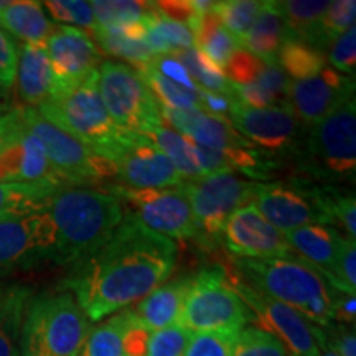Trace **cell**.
<instances>
[{
	"mask_svg": "<svg viewBox=\"0 0 356 356\" xmlns=\"http://www.w3.org/2000/svg\"><path fill=\"white\" fill-rule=\"evenodd\" d=\"M175 262V243L126 211L109 241L74 264L60 287L73 293L88 320L99 322L162 286Z\"/></svg>",
	"mask_w": 356,
	"mask_h": 356,
	"instance_id": "1",
	"label": "cell"
},
{
	"mask_svg": "<svg viewBox=\"0 0 356 356\" xmlns=\"http://www.w3.org/2000/svg\"><path fill=\"white\" fill-rule=\"evenodd\" d=\"M50 215L56 264H78L104 246L126 216V208L113 193L86 186H60L47 207Z\"/></svg>",
	"mask_w": 356,
	"mask_h": 356,
	"instance_id": "2",
	"label": "cell"
},
{
	"mask_svg": "<svg viewBox=\"0 0 356 356\" xmlns=\"http://www.w3.org/2000/svg\"><path fill=\"white\" fill-rule=\"evenodd\" d=\"M234 275L256 292L299 312L323 328L333 323L335 291L323 274L297 256L234 259Z\"/></svg>",
	"mask_w": 356,
	"mask_h": 356,
	"instance_id": "3",
	"label": "cell"
},
{
	"mask_svg": "<svg viewBox=\"0 0 356 356\" xmlns=\"http://www.w3.org/2000/svg\"><path fill=\"white\" fill-rule=\"evenodd\" d=\"M91 325L68 291L43 292L26 302L20 356H79Z\"/></svg>",
	"mask_w": 356,
	"mask_h": 356,
	"instance_id": "4",
	"label": "cell"
},
{
	"mask_svg": "<svg viewBox=\"0 0 356 356\" xmlns=\"http://www.w3.org/2000/svg\"><path fill=\"white\" fill-rule=\"evenodd\" d=\"M249 322H252L251 312L225 270L210 267L193 275L178 327L190 333L239 332Z\"/></svg>",
	"mask_w": 356,
	"mask_h": 356,
	"instance_id": "5",
	"label": "cell"
},
{
	"mask_svg": "<svg viewBox=\"0 0 356 356\" xmlns=\"http://www.w3.org/2000/svg\"><path fill=\"white\" fill-rule=\"evenodd\" d=\"M97 71L65 95L50 97L37 109L42 118L95 152L111 144L121 129L102 104L97 88Z\"/></svg>",
	"mask_w": 356,
	"mask_h": 356,
	"instance_id": "6",
	"label": "cell"
},
{
	"mask_svg": "<svg viewBox=\"0 0 356 356\" xmlns=\"http://www.w3.org/2000/svg\"><path fill=\"white\" fill-rule=\"evenodd\" d=\"M97 76L102 104L115 127L149 134L162 126L159 102L136 68L119 61H102Z\"/></svg>",
	"mask_w": 356,
	"mask_h": 356,
	"instance_id": "7",
	"label": "cell"
},
{
	"mask_svg": "<svg viewBox=\"0 0 356 356\" xmlns=\"http://www.w3.org/2000/svg\"><path fill=\"white\" fill-rule=\"evenodd\" d=\"M307 168L330 180H355L356 108L355 97L310 127L307 137Z\"/></svg>",
	"mask_w": 356,
	"mask_h": 356,
	"instance_id": "8",
	"label": "cell"
},
{
	"mask_svg": "<svg viewBox=\"0 0 356 356\" xmlns=\"http://www.w3.org/2000/svg\"><path fill=\"white\" fill-rule=\"evenodd\" d=\"M114 167V178L136 190L173 188L184 184L167 155L145 134L119 131L115 139L97 150Z\"/></svg>",
	"mask_w": 356,
	"mask_h": 356,
	"instance_id": "9",
	"label": "cell"
},
{
	"mask_svg": "<svg viewBox=\"0 0 356 356\" xmlns=\"http://www.w3.org/2000/svg\"><path fill=\"white\" fill-rule=\"evenodd\" d=\"M262 184L234 173H213L181 184L198 228V238L215 239L238 208L254 202Z\"/></svg>",
	"mask_w": 356,
	"mask_h": 356,
	"instance_id": "10",
	"label": "cell"
},
{
	"mask_svg": "<svg viewBox=\"0 0 356 356\" xmlns=\"http://www.w3.org/2000/svg\"><path fill=\"white\" fill-rule=\"evenodd\" d=\"M20 108L24 126L42 142L51 167L60 175L65 185H84L97 178H114V167L106 159L53 126L33 108Z\"/></svg>",
	"mask_w": 356,
	"mask_h": 356,
	"instance_id": "11",
	"label": "cell"
},
{
	"mask_svg": "<svg viewBox=\"0 0 356 356\" xmlns=\"http://www.w3.org/2000/svg\"><path fill=\"white\" fill-rule=\"evenodd\" d=\"M231 286L252 315V322L261 325L259 328L274 335L289 356H320L322 351V328L310 323L299 312L280 304L256 292L241 279L228 277Z\"/></svg>",
	"mask_w": 356,
	"mask_h": 356,
	"instance_id": "12",
	"label": "cell"
},
{
	"mask_svg": "<svg viewBox=\"0 0 356 356\" xmlns=\"http://www.w3.org/2000/svg\"><path fill=\"white\" fill-rule=\"evenodd\" d=\"M109 191L121 200V203H126V211L154 233L172 241L198 238L197 222L181 185L157 190H136L118 185L111 186Z\"/></svg>",
	"mask_w": 356,
	"mask_h": 356,
	"instance_id": "13",
	"label": "cell"
},
{
	"mask_svg": "<svg viewBox=\"0 0 356 356\" xmlns=\"http://www.w3.org/2000/svg\"><path fill=\"white\" fill-rule=\"evenodd\" d=\"M55 233L47 208L0 221V273L51 261Z\"/></svg>",
	"mask_w": 356,
	"mask_h": 356,
	"instance_id": "14",
	"label": "cell"
},
{
	"mask_svg": "<svg viewBox=\"0 0 356 356\" xmlns=\"http://www.w3.org/2000/svg\"><path fill=\"white\" fill-rule=\"evenodd\" d=\"M50 58L51 96H60L81 84L101 66V53L89 33L81 29L55 25L44 42Z\"/></svg>",
	"mask_w": 356,
	"mask_h": 356,
	"instance_id": "15",
	"label": "cell"
},
{
	"mask_svg": "<svg viewBox=\"0 0 356 356\" xmlns=\"http://www.w3.org/2000/svg\"><path fill=\"white\" fill-rule=\"evenodd\" d=\"M228 121L257 150L284 154L297 145L304 126L291 106L254 109L236 102Z\"/></svg>",
	"mask_w": 356,
	"mask_h": 356,
	"instance_id": "16",
	"label": "cell"
},
{
	"mask_svg": "<svg viewBox=\"0 0 356 356\" xmlns=\"http://www.w3.org/2000/svg\"><path fill=\"white\" fill-rule=\"evenodd\" d=\"M222 238L236 259H267L293 256L286 236L262 216L254 203L238 208L225 222Z\"/></svg>",
	"mask_w": 356,
	"mask_h": 356,
	"instance_id": "17",
	"label": "cell"
},
{
	"mask_svg": "<svg viewBox=\"0 0 356 356\" xmlns=\"http://www.w3.org/2000/svg\"><path fill=\"white\" fill-rule=\"evenodd\" d=\"M252 203L284 234L307 225H327L315 198V186L309 184H262Z\"/></svg>",
	"mask_w": 356,
	"mask_h": 356,
	"instance_id": "18",
	"label": "cell"
},
{
	"mask_svg": "<svg viewBox=\"0 0 356 356\" xmlns=\"http://www.w3.org/2000/svg\"><path fill=\"white\" fill-rule=\"evenodd\" d=\"M350 97H355V76H345L327 66L315 76L291 81L287 104L302 126L312 127Z\"/></svg>",
	"mask_w": 356,
	"mask_h": 356,
	"instance_id": "19",
	"label": "cell"
},
{
	"mask_svg": "<svg viewBox=\"0 0 356 356\" xmlns=\"http://www.w3.org/2000/svg\"><path fill=\"white\" fill-rule=\"evenodd\" d=\"M51 181L66 186L51 167L42 142L22 122L15 136L0 150V184Z\"/></svg>",
	"mask_w": 356,
	"mask_h": 356,
	"instance_id": "20",
	"label": "cell"
},
{
	"mask_svg": "<svg viewBox=\"0 0 356 356\" xmlns=\"http://www.w3.org/2000/svg\"><path fill=\"white\" fill-rule=\"evenodd\" d=\"M160 115L186 139L195 144L213 150H243L256 149L249 144L231 122L225 118H218L195 109H168L160 106Z\"/></svg>",
	"mask_w": 356,
	"mask_h": 356,
	"instance_id": "21",
	"label": "cell"
},
{
	"mask_svg": "<svg viewBox=\"0 0 356 356\" xmlns=\"http://www.w3.org/2000/svg\"><path fill=\"white\" fill-rule=\"evenodd\" d=\"M191 282H193V275H181L170 282L162 284L129 309L132 317L150 333L175 327L190 292Z\"/></svg>",
	"mask_w": 356,
	"mask_h": 356,
	"instance_id": "22",
	"label": "cell"
},
{
	"mask_svg": "<svg viewBox=\"0 0 356 356\" xmlns=\"http://www.w3.org/2000/svg\"><path fill=\"white\" fill-rule=\"evenodd\" d=\"M15 79L22 108L38 109L50 99L53 76L44 43H22Z\"/></svg>",
	"mask_w": 356,
	"mask_h": 356,
	"instance_id": "23",
	"label": "cell"
},
{
	"mask_svg": "<svg viewBox=\"0 0 356 356\" xmlns=\"http://www.w3.org/2000/svg\"><path fill=\"white\" fill-rule=\"evenodd\" d=\"M284 236L292 251H297V254L302 256L300 259L320 270L325 279L332 274L343 241L340 231L328 225H307L289 231Z\"/></svg>",
	"mask_w": 356,
	"mask_h": 356,
	"instance_id": "24",
	"label": "cell"
},
{
	"mask_svg": "<svg viewBox=\"0 0 356 356\" xmlns=\"http://www.w3.org/2000/svg\"><path fill=\"white\" fill-rule=\"evenodd\" d=\"M0 29L24 43H44L55 25L37 0H0Z\"/></svg>",
	"mask_w": 356,
	"mask_h": 356,
	"instance_id": "25",
	"label": "cell"
},
{
	"mask_svg": "<svg viewBox=\"0 0 356 356\" xmlns=\"http://www.w3.org/2000/svg\"><path fill=\"white\" fill-rule=\"evenodd\" d=\"M89 37L99 44L102 51L114 58L127 60L129 63L137 66V70L144 68L154 58L145 43L144 22L129 25H96Z\"/></svg>",
	"mask_w": 356,
	"mask_h": 356,
	"instance_id": "26",
	"label": "cell"
},
{
	"mask_svg": "<svg viewBox=\"0 0 356 356\" xmlns=\"http://www.w3.org/2000/svg\"><path fill=\"white\" fill-rule=\"evenodd\" d=\"M286 40V29L275 2H262L254 24L238 43L239 48L259 58L264 63H277V55Z\"/></svg>",
	"mask_w": 356,
	"mask_h": 356,
	"instance_id": "27",
	"label": "cell"
},
{
	"mask_svg": "<svg viewBox=\"0 0 356 356\" xmlns=\"http://www.w3.org/2000/svg\"><path fill=\"white\" fill-rule=\"evenodd\" d=\"M328 3L330 2H327V0H286V2H275L280 17H282L287 40L307 43L320 50L318 26L325 10L328 8Z\"/></svg>",
	"mask_w": 356,
	"mask_h": 356,
	"instance_id": "28",
	"label": "cell"
},
{
	"mask_svg": "<svg viewBox=\"0 0 356 356\" xmlns=\"http://www.w3.org/2000/svg\"><path fill=\"white\" fill-rule=\"evenodd\" d=\"M144 25L145 43L154 56L172 55L195 47V37L188 25L167 19L157 10L155 2L154 10L144 19Z\"/></svg>",
	"mask_w": 356,
	"mask_h": 356,
	"instance_id": "29",
	"label": "cell"
},
{
	"mask_svg": "<svg viewBox=\"0 0 356 356\" xmlns=\"http://www.w3.org/2000/svg\"><path fill=\"white\" fill-rule=\"evenodd\" d=\"M191 33H193L195 44H197L195 48L225 73L229 60L239 50L238 40L218 22L211 10L204 13L195 24Z\"/></svg>",
	"mask_w": 356,
	"mask_h": 356,
	"instance_id": "30",
	"label": "cell"
},
{
	"mask_svg": "<svg viewBox=\"0 0 356 356\" xmlns=\"http://www.w3.org/2000/svg\"><path fill=\"white\" fill-rule=\"evenodd\" d=\"M60 185L51 181L0 184V221L7 218L44 210Z\"/></svg>",
	"mask_w": 356,
	"mask_h": 356,
	"instance_id": "31",
	"label": "cell"
},
{
	"mask_svg": "<svg viewBox=\"0 0 356 356\" xmlns=\"http://www.w3.org/2000/svg\"><path fill=\"white\" fill-rule=\"evenodd\" d=\"M30 296L24 286L0 291V356H20L22 320Z\"/></svg>",
	"mask_w": 356,
	"mask_h": 356,
	"instance_id": "32",
	"label": "cell"
},
{
	"mask_svg": "<svg viewBox=\"0 0 356 356\" xmlns=\"http://www.w3.org/2000/svg\"><path fill=\"white\" fill-rule=\"evenodd\" d=\"M131 323V310L124 309L91 328L79 356H127L126 338Z\"/></svg>",
	"mask_w": 356,
	"mask_h": 356,
	"instance_id": "33",
	"label": "cell"
},
{
	"mask_svg": "<svg viewBox=\"0 0 356 356\" xmlns=\"http://www.w3.org/2000/svg\"><path fill=\"white\" fill-rule=\"evenodd\" d=\"M145 136H149L150 140L167 155V159L173 163V167L180 173L184 181L204 177L197 162V157H195L193 142L186 139L185 136L173 131L165 124L155 127L154 131L145 134Z\"/></svg>",
	"mask_w": 356,
	"mask_h": 356,
	"instance_id": "34",
	"label": "cell"
},
{
	"mask_svg": "<svg viewBox=\"0 0 356 356\" xmlns=\"http://www.w3.org/2000/svg\"><path fill=\"white\" fill-rule=\"evenodd\" d=\"M277 65L291 78V81H297V79L315 76L323 68H327V60L323 51L310 44L286 40L277 55Z\"/></svg>",
	"mask_w": 356,
	"mask_h": 356,
	"instance_id": "35",
	"label": "cell"
},
{
	"mask_svg": "<svg viewBox=\"0 0 356 356\" xmlns=\"http://www.w3.org/2000/svg\"><path fill=\"white\" fill-rule=\"evenodd\" d=\"M137 71H139L142 79L149 86L150 92L154 95L155 101L159 102V106L168 109L203 111L198 92L190 91V89L170 81V79H167L165 76L157 73L154 68H150L149 65H145L144 68Z\"/></svg>",
	"mask_w": 356,
	"mask_h": 356,
	"instance_id": "36",
	"label": "cell"
},
{
	"mask_svg": "<svg viewBox=\"0 0 356 356\" xmlns=\"http://www.w3.org/2000/svg\"><path fill=\"white\" fill-rule=\"evenodd\" d=\"M172 55L185 66L190 78L193 79L195 84H197L200 89H207V91L211 92H220V95H234L233 83L226 78V74L222 73L220 68H216V66L213 65L207 56H203L195 47L184 51L172 53Z\"/></svg>",
	"mask_w": 356,
	"mask_h": 356,
	"instance_id": "37",
	"label": "cell"
},
{
	"mask_svg": "<svg viewBox=\"0 0 356 356\" xmlns=\"http://www.w3.org/2000/svg\"><path fill=\"white\" fill-rule=\"evenodd\" d=\"M96 25H129L140 24L154 10V2L137 0H95L91 2Z\"/></svg>",
	"mask_w": 356,
	"mask_h": 356,
	"instance_id": "38",
	"label": "cell"
},
{
	"mask_svg": "<svg viewBox=\"0 0 356 356\" xmlns=\"http://www.w3.org/2000/svg\"><path fill=\"white\" fill-rule=\"evenodd\" d=\"M261 8V0H225V2H213L211 12L215 13L218 22L239 42V38H243L254 24Z\"/></svg>",
	"mask_w": 356,
	"mask_h": 356,
	"instance_id": "39",
	"label": "cell"
},
{
	"mask_svg": "<svg viewBox=\"0 0 356 356\" xmlns=\"http://www.w3.org/2000/svg\"><path fill=\"white\" fill-rule=\"evenodd\" d=\"M356 2L355 0H335L328 3L318 26L320 50L325 53L333 40L355 26Z\"/></svg>",
	"mask_w": 356,
	"mask_h": 356,
	"instance_id": "40",
	"label": "cell"
},
{
	"mask_svg": "<svg viewBox=\"0 0 356 356\" xmlns=\"http://www.w3.org/2000/svg\"><path fill=\"white\" fill-rule=\"evenodd\" d=\"M231 356H289L284 345L259 327H244L236 337Z\"/></svg>",
	"mask_w": 356,
	"mask_h": 356,
	"instance_id": "41",
	"label": "cell"
},
{
	"mask_svg": "<svg viewBox=\"0 0 356 356\" xmlns=\"http://www.w3.org/2000/svg\"><path fill=\"white\" fill-rule=\"evenodd\" d=\"M43 8H47L53 20L66 26L84 29L91 32L96 26L95 13H92L91 2L84 0H48L43 2Z\"/></svg>",
	"mask_w": 356,
	"mask_h": 356,
	"instance_id": "42",
	"label": "cell"
},
{
	"mask_svg": "<svg viewBox=\"0 0 356 356\" xmlns=\"http://www.w3.org/2000/svg\"><path fill=\"white\" fill-rule=\"evenodd\" d=\"M327 282L341 293L355 296L356 292V244L353 239L343 236L340 251H338L335 266Z\"/></svg>",
	"mask_w": 356,
	"mask_h": 356,
	"instance_id": "43",
	"label": "cell"
},
{
	"mask_svg": "<svg viewBox=\"0 0 356 356\" xmlns=\"http://www.w3.org/2000/svg\"><path fill=\"white\" fill-rule=\"evenodd\" d=\"M239 332H200L191 333L181 356H231Z\"/></svg>",
	"mask_w": 356,
	"mask_h": 356,
	"instance_id": "44",
	"label": "cell"
},
{
	"mask_svg": "<svg viewBox=\"0 0 356 356\" xmlns=\"http://www.w3.org/2000/svg\"><path fill=\"white\" fill-rule=\"evenodd\" d=\"M190 337L191 333L178 325L150 333L145 356H181Z\"/></svg>",
	"mask_w": 356,
	"mask_h": 356,
	"instance_id": "45",
	"label": "cell"
},
{
	"mask_svg": "<svg viewBox=\"0 0 356 356\" xmlns=\"http://www.w3.org/2000/svg\"><path fill=\"white\" fill-rule=\"evenodd\" d=\"M328 50V60L337 71L345 73V76H355L356 66V29L346 30L340 37L333 40Z\"/></svg>",
	"mask_w": 356,
	"mask_h": 356,
	"instance_id": "46",
	"label": "cell"
},
{
	"mask_svg": "<svg viewBox=\"0 0 356 356\" xmlns=\"http://www.w3.org/2000/svg\"><path fill=\"white\" fill-rule=\"evenodd\" d=\"M264 65V61L259 60V58L239 48L229 60L228 66H226L225 74L234 86H246V84L254 83Z\"/></svg>",
	"mask_w": 356,
	"mask_h": 356,
	"instance_id": "47",
	"label": "cell"
},
{
	"mask_svg": "<svg viewBox=\"0 0 356 356\" xmlns=\"http://www.w3.org/2000/svg\"><path fill=\"white\" fill-rule=\"evenodd\" d=\"M322 350H328L337 356H356L355 327L330 323L322 328Z\"/></svg>",
	"mask_w": 356,
	"mask_h": 356,
	"instance_id": "48",
	"label": "cell"
},
{
	"mask_svg": "<svg viewBox=\"0 0 356 356\" xmlns=\"http://www.w3.org/2000/svg\"><path fill=\"white\" fill-rule=\"evenodd\" d=\"M19 48L10 35L0 29V88L10 91L15 83Z\"/></svg>",
	"mask_w": 356,
	"mask_h": 356,
	"instance_id": "49",
	"label": "cell"
},
{
	"mask_svg": "<svg viewBox=\"0 0 356 356\" xmlns=\"http://www.w3.org/2000/svg\"><path fill=\"white\" fill-rule=\"evenodd\" d=\"M150 68H154L157 73L165 76L170 81L180 84L190 91H198V86L195 84L193 79L190 78L188 71L185 70V66L180 63L173 55H162V56H154L152 61L149 63Z\"/></svg>",
	"mask_w": 356,
	"mask_h": 356,
	"instance_id": "50",
	"label": "cell"
},
{
	"mask_svg": "<svg viewBox=\"0 0 356 356\" xmlns=\"http://www.w3.org/2000/svg\"><path fill=\"white\" fill-rule=\"evenodd\" d=\"M198 97L200 102H202L203 113L207 111V114L218 115V118L228 119L231 111L238 102V97L236 95H220V92H211L207 91V89L198 88Z\"/></svg>",
	"mask_w": 356,
	"mask_h": 356,
	"instance_id": "51",
	"label": "cell"
},
{
	"mask_svg": "<svg viewBox=\"0 0 356 356\" xmlns=\"http://www.w3.org/2000/svg\"><path fill=\"white\" fill-rule=\"evenodd\" d=\"M356 300L355 296H348V293H337L335 305H333V320L337 323L346 325V327H355L356 318Z\"/></svg>",
	"mask_w": 356,
	"mask_h": 356,
	"instance_id": "52",
	"label": "cell"
},
{
	"mask_svg": "<svg viewBox=\"0 0 356 356\" xmlns=\"http://www.w3.org/2000/svg\"><path fill=\"white\" fill-rule=\"evenodd\" d=\"M22 126V115L20 108H13L7 113L0 114V150L7 145V142L15 136V132L19 131Z\"/></svg>",
	"mask_w": 356,
	"mask_h": 356,
	"instance_id": "53",
	"label": "cell"
},
{
	"mask_svg": "<svg viewBox=\"0 0 356 356\" xmlns=\"http://www.w3.org/2000/svg\"><path fill=\"white\" fill-rule=\"evenodd\" d=\"M10 109H13L10 91H7V89L0 88V114L7 113V111H10Z\"/></svg>",
	"mask_w": 356,
	"mask_h": 356,
	"instance_id": "54",
	"label": "cell"
},
{
	"mask_svg": "<svg viewBox=\"0 0 356 356\" xmlns=\"http://www.w3.org/2000/svg\"><path fill=\"white\" fill-rule=\"evenodd\" d=\"M320 356H337L335 353H332V351H328V350H322V351H320Z\"/></svg>",
	"mask_w": 356,
	"mask_h": 356,
	"instance_id": "55",
	"label": "cell"
}]
</instances>
